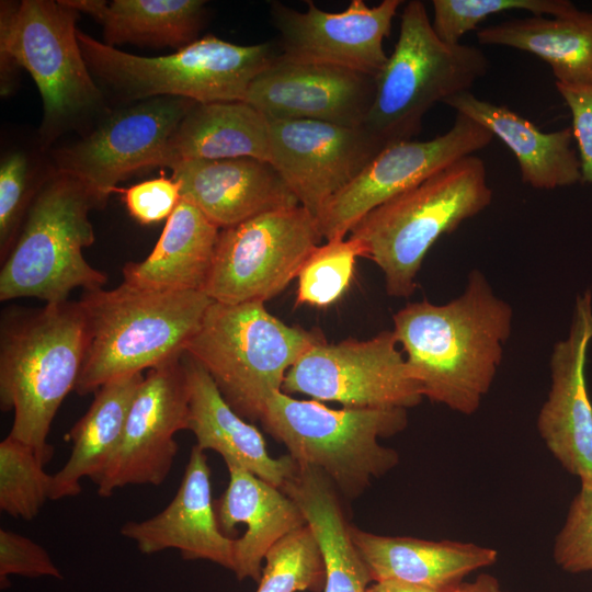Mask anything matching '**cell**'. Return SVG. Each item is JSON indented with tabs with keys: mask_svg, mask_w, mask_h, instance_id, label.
I'll use <instances>...</instances> for the list:
<instances>
[{
	"mask_svg": "<svg viewBox=\"0 0 592 592\" xmlns=\"http://www.w3.org/2000/svg\"><path fill=\"white\" fill-rule=\"evenodd\" d=\"M170 169L172 179L180 184L181 198L197 207L219 229L299 205L269 161L250 157L189 160Z\"/></svg>",
	"mask_w": 592,
	"mask_h": 592,
	"instance_id": "44dd1931",
	"label": "cell"
},
{
	"mask_svg": "<svg viewBox=\"0 0 592 592\" xmlns=\"http://www.w3.org/2000/svg\"><path fill=\"white\" fill-rule=\"evenodd\" d=\"M93 18L103 43L170 46L181 49L197 41L205 18L203 0H66Z\"/></svg>",
	"mask_w": 592,
	"mask_h": 592,
	"instance_id": "4dcf8cb0",
	"label": "cell"
},
{
	"mask_svg": "<svg viewBox=\"0 0 592 592\" xmlns=\"http://www.w3.org/2000/svg\"><path fill=\"white\" fill-rule=\"evenodd\" d=\"M432 25L436 35L447 44H458L487 16L527 11L533 15L561 16L577 10L568 0H433Z\"/></svg>",
	"mask_w": 592,
	"mask_h": 592,
	"instance_id": "e575fe53",
	"label": "cell"
},
{
	"mask_svg": "<svg viewBox=\"0 0 592 592\" xmlns=\"http://www.w3.org/2000/svg\"><path fill=\"white\" fill-rule=\"evenodd\" d=\"M555 84L571 112V128L581 164V182L592 184V84Z\"/></svg>",
	"mask_w": 592,
	"mask_h": 592,
	"instance_id": "ab89813d",
	"label": "cell"
},
{
	"mask_svg": "<svg viewBox=\"0 0 592 592\" xmlns=\"http://www.w3.org/2000/svg\"><path fill=\"white\" fill-rule=\"evenodd\" d=\"M448 592H504L499 580L489 573L479 574L474 581L462 582Z\"/></svg>",
	"mask_w": 592,
	"mask_h": 592,
	"instance_id": "60d3db41",
	"label": "cell"
},
{
	"mask_svg": "<svg viewBox=\"0 0 592 592\" xmlns=\"http://www.w3.org/2000/svg\"><path fill=\"white\" fill-rule=\"evenodd\" d=\"M280 489L297 504L317 538L326 566L323 592H366L373 580L351 539L330 479L314 467L296 464Z\"/></svg>",
	"mask_w": 592,
	"mask_h": 592,
	"instance_id": "83f0119b",
	"label": "cell"
},
{
	"mask_svg": "<svg viewBox=\"0 0 592 592\" xmlns=\"http://www.w3.org/2000/svg\"><path fill=\"white\" fill-rule=\"evenodd\" d=\"M358 257L364 258L363 247L351 238L315 248L297 276L296 305L327 307L335 303L348 289Z\"/></svg>",
	"mask_w": 592,
	"mask_h": 592,
	"instance_id": "836d02e7",
	"label": "cell"
},
{
	"mask_svg": "<svg viewBox=\"0 0 592 592\" xmlns=\"http://www.w3.org/2000/svg\"><path fill=\"white\" fill-rule=\"evenodd\" d=\"M121 534L145 555L171 548L179 550L183 559L208 560L234 571L235 539L219 527L207 456L196 445L170 503L149 519L125 523Z\"/></svg>",
	"mask_w": 592,
	"mask_h": 592,
	"instance_id": "ffe728a7",
	"label": "cell"
},
{
	"mask_svg": "<svg viewBox=\"0 0 592 592\" xmlns=\"http://www.w3.org/2000/svg\"><path fill=\"white\" fill-rule=\"evenodd\" d=\"M488 69L481 49L444 43L424 3L411 0L403 7L394 52L375 77V99L363 127L384 148L412 140L432 106L469 91Z\"/></svg>",
	"mask_w": 592,
	"mask_h": 592,
	"instance_id": "30bf717a",
	"label": "cell"
},
{
	"mask_svg": "<svg viewBox=\"0 0 592 592\" xmlns=\"http://www.w3.org/2000/svg\"><path fill=\"white\" fill-rule=\"evenodd\" d=\"M512 316L511 306L473 270L455 299L414 301L398 310L392 332L423 397L473 414L497 375Z\"/></svg>",
	"mask_w": 592,
	"mask_h": 592,
	"instance_id": "6da1fadb",
	"label": "cell"
},
{
	"mask_svg": "<svg viewBox=\"0 0 592 592\" xmlns=\"http://www.w3.org/2000/svg\"><path fill=\"white\" fill-rule=\"evenodd\" d=\"M77 35L101 90L130 104L158 96L196 103L244 101L252 81L278 56L271 43L246 46L207 35L173 54L144 57L79 30Z\"/></svg>",
	"mask_w": 592,
	"mask_h": 592,
	"instance_id": "ba28073f",
	"label": "cell"
},
{
	"mask_svg": "<svg viewBox=\"0 0 592 592\" xmlns=\"http://www.w3.org/2000/svg\"><path fill=\"white\" fill-rule=\"evenodd\" d=\"M143 379V373L123 376L94 392V400L86 414L65 436L72 443V448L66 464L53 475L50 500L79 494L82 478L95 482L121 441Z\"/></svg>",
	"mask_w": 592,
	"mask_h": 592,
	"instance_id": "f1b7e54d",
	"label": "cell"
},
{
	"mask_svg": "<svg viewBox=\"0 0 592 592\" xmlns=\"http://www.w3.org/2000/svg\"><path fill=\"white\" fill-rule=\"evenodd\" d=\"M307 10H294L282 2L270 4L272 23L280 34V57L300 64L331 65L376 75L388 56L384 39L401 0H384L368 7L352 0L342 12H327L306 1Z\"/></svg>",
	"mask_w": 592,
	"mask_h": 592,
	"instance_id": "2e32d148",
	"label": "cell"
},
{
	"mask_svg": "<svg viewBox=\"0 0 592 592\" xmlns=\"http://www.w3.org/2000/svg\"><path fill=\"white\" fill-rule=\"evenodd\" d=\"M220 229L181 198L150 254L123 267L124 283L158 292H203Z\"/></svg>",
	"mask_w": 592,
	"mask_h": 592,
	"instance_id": "484cf974",
	"label": "cell"
},
{
	"mask_svg": "<svg viewBox=\"0 0 592 592\" xmlns=\"http://www.w3.org/2000/svg\"><path fill=\"white\" fill-rule=\"evenodd\" d=\"M566 522L554 545V559L565 571H592V480H580Z\"/></svg>",
	"mask_w": 592,
	"mask_h": 592,
	"instance_id": "8d00e7d4",
	"label": "cell"
},
{
	"mask_svg": "<svg viewBox=\"0 0 592 592\" xmlns=\"http://www.w3.org/2000/svg\"><path fill=\"white\" fill-rule=\"evenodd\" d=\"M376 92L374 76L280 57L250 84L244 102L269 121L307 119L363 126Z\"/></svg>",
	"mask_w": 592,
	"mask_h": 592,
	"instance_id": "ac0fdd59",
	"label": "cell"
},
{
	"mask_svg": "<svg viewBox=\"0 0 592 592\" xmlns=\"http://www.w3.org/2000/svg\"><path fill=\"white\" fill-rule=\"evenodd\" d=\"M260 422L297 465L320 470L340 494L354 500L398 464V453L379 439L401 432L408 417L401 408L331 409L281 390L269 399Z\"/></svg>",
	"mask_w": 592,
	"mask_h": 592,
	"instance_id": "9c48e42d",
	"label": "cell"
},
{
	"mask_svg": "<svg viewBox=\"0 0 592 592\" xmlns=\"http://www.w3.org/2000/svg\"><path fill=\"white\" fill-rule=\"evenodd\" d=\"M195 103L158 96L110 112L88 135L56 151L55 170L82 182L102 208L118 182L160 164L170 137Z\"/></svg>",
	"mask_w": 592,
	"mask_h": 592,
	"instance_id": "4fadbf2b",
	"label": "cell"
},
{
	"mask_svg": "<svg viewBox=\"0 0 592 592\" xmlns=\"http://www.w3.org/2000/svg\"><path fill=\"white\" fill-rule=\"evenodd\" d=\"M87 348L79 301L41 308L9 307L0 320V408L13 411L10 436L35 449L44 464L52 422L75 390Z\"/></svg>",
	"mask_w": 592,
	"mask_h": 592,
	"instance_id": "7a4b0ae2",
	"label": "cell"
},
{
	"mask_svg": "<svg viewBox=\"0 0 592 592\" xmlns=\"http://www.w3.org/2000/svg\"><path fill=\"white\" fill-rule=\"evenodd\" d=\"M189 385V423L196 446L217 452L262 480L281 488L296 467L289 455L271 457L259 430L225 400L208 373L185 352L182 354Z\"/></svg>",
	"mask_w": 592,
	"mask_h": 592,
	"instance_id": "cb8c5ba5",
	"label": "cell"
},
{
	"mask_svg": "<svg viewBox=\"0 0 592 592\" xmlns=\"http://www.w3.org/2000/svg\"><path fill=\"white\" fill-rule=\"evenodd\" d=\"M79 16L66 0L1 1V80L12 82L18 67L31 75L43 100L39 135L45 146L110 114L80 48Z\"/></svg>",
	"mask_w": 592,
	"mask_h": 592,
	"instance_id": "5b68a950",
	"label": "cell"
},
{
	"mask_svg": "<svg viewBox=\"0 0 592 592\" xmlns=\"http://www.w3.org/2000/svg\"><path fill=\"white\" fill-rule=\"evenodd\" d=\"M123 193L129 215L141 225L168 219L181 201L180 184L164 177L140 182Z\"/></svg>",
	"mask_w": 592,
	"mask_h": 592,
	"instance_id": "f35d334b",
	"label": "cell"
},
{
	"mask_svg": "<svg viewBox=\"0 0 592 592\" xmlns=\"http://www.w3.org/2000/svg\"><path fill=\"white\" fill-rule=\"evenodd\" d=\"M183 354V353H182ZM182 354L148 369L132 402L121 441L95 480L100 497L130 485L159 486L187 430L189 385Z\"/></svg>",
	"mask_w": 592,
	"mask_h": 592,
	"instance_id": "9a60e30c",
	"label": "cell"
},
{
	"mask_svg": "<svg viewBox=\"0 0 592 592\" xmlns=\"http://www.w3.org/2000/svg\"><path fill=\"white\" fill-rule=\"evenodd\" d=\"M228 486L216 502L220 530L227 536L237 524L244 534L234 542V571L238 580L259 582L267 550L288 533L307 524L297 504L280 488L244 468L226 463Z\"/></svg>",
	"mask_w": 592,
	"mask_h": 592,
	"instance_id": "7402d4cb",
	"label": "cell"
},
{
	"mask_svg": "<svg viewBox=\"0 0 592 592\" xmlns=\"http://www.w3.org/2000/svg\"><path fill=\"white\" fill-rule=\"evenodd\" d=\"M366 592H442L400 580H380L368 585ZM448 592V591H447Z\"/></svg>",
	"mask_w": 592,
	"mask_h": 592,
	"instance_id": "b9f144b4",
	"label": "cell"
},
{
	"mask_svg": "<svg viewBox=\"0 0 592 592\" xmlns=\"http://www.w3.org/2000/svg\"><path fill=\"white\" fill-rule=\"evenodd\" d=\"M477 39L537 56L550 66L556 82L592 84V12L509 19L479 30Z\"/></svg>",
	"mask_w": 592,
	"mask_h": 592,
	"instance_id": "f546056e",
	"label": "cell"
},
{
	"mask_svg": "<svg viewBox=\"0 0 592 592\" xmlns=\"http://www.w3.org/2000/svg\"><path fill=\"white\" fill-rule=\"evenodd\" d=\"M592 341L590 289L576 300L570 331L550 356V389L537 418V430L558 463L580 480H592V402L585 366Z\"/></svg>",
	"mask_w": 592,
	"mask_h": 592,
	"instance_id": "d6986e66",
	"label": "cell"
},
{
	"mask_svg": "<svg viewBox=\"0 0 592 592\" xmlns=\"http://www.w3.org/2000/svg\"><path fill=\"white\" fill-rule=\"evenodd\" d=\"M93 208L100 203L76 178L54 170L42 180L1 261L0 300L35 297L58 304L75 288H101L107 276L82 253L94 242Z\"/></svg>",
	"mask_w": 592,
	"mask_h": 592,
	"instance_id": "8992f818",
	"label": "cell"
},
{
	"mask_svg": "<svg viewBox=\"0 0 592 592\" xmlns=\"http://www.w3.org/2000/svg\"><path fill=\"white\" fill-rule=\"evenodd\" d=\"M37 186H32L30 161L24 152L13 151L2 158L0 163L1 261L16 239Z\"/></svg>",
	"mask_w": 592,
	"mask_h": 592,
	"instance_id": "d590c367",
	"label": "cell"
},
{
	"mask_svg": "<svg viewBox=\"0 0 592 592\" xmlns=\"http://www.w3.org/2000/svg\"><path fill=\"white\" fill-rule=\"evenodd\" d=\"M11 574L27 578L53 577L62 579L47 550L19 533L0 530V587L10 585Z\"/></svg>",
	"mask_w": 592,
	"mask_h": 592,
	"instance_id": "74e56055",
	"label": "cell"
},
{
	"mask_svg": "<svg viewBox=\"0 0 592 592\" xmlns=\"http://www.w3.org/2000/svg\"><path fill=\"white\" fill-rule=\"evenodd\" d=\"M444 103L501 139L515 156L524 183L537 190H554L581 182L571 127L542 132L510 109L481 100L470 91L453 95Z\"/></svg>",
	"mask_w": 592,
	"mask_h": 592,
	"instance_id": "d4e9b609",
	"label": "cell"
},
{
	"mask_svg": "<svg viewBox=\"0 0 592 592\" xmlns=\"http://www.w3.org/2000/svg\"><path fill=\"white\" fill-rule=\"evenodd\" d=\"M322 240L317 218L300 205L220 229L203 293L224 304L265 303L298 276Z\"/></svg>",
	"mask_w": 592,
	"mask_h": 592,
	"instance_id": "8fae6325",
	"label": "cell"
},
{
	"mask_svg": "<svg viewBox=\"0 0 592 592\" xmlns=\"http://www.w3.org/2000/svg\"><path fill=\"white\" fill-rule=\"evenodd\" d=\"M250 157L270 162V122L244 101L195 103L170 137L159 167Z\"/></svg>",
	"mask_w": 592,
	"mask_h": 592,
	"instance_id": "4316f807",
	"label": "cell"
},
{
	"mask_svg": "<svg viewBox=\"0 0 592 592\" xmlns=\"http://www.w3.org/2000/svg\"><path fill=\"white\" fill-rule=\"evenodd\" d=\"M491 201L483 160L467 156L371 210L349 238L380 269L389 296L409 297L431 247Z\"/></svg>",
	"mask_w": 592,
	"mask_h": 592,
	"instance_id": "277c9868",
	"label": "cell"
},
{
	"mask_svg": "<svg viewBox=\"0 0 592 592\" xmlns=\"http://www.w3.org/2000/svg\"><path fill=\"white\" fill-rule=\"evenodd\" d=\"M30 445L8 435L0 443V510L11 517L33 520L50 500L53 475Z\"/></svg>",
	"mask_w": 592,
	"mask_h": 592,
	"instance_id": "d6a6232c",
	"label": "cell"
},
{
	"mask_svg": "<svg viewBox=\"0 0 592 592\" xmlns=\"http://www.w3.org/2000/svg\"><path fill=\"white\" fill-rule=\"evenodd\" d=\"M282 391L345 408L408 409L424 398L391 331L312 345L285 375Z\"/></svg>",
	"mask_w": 592,
	"mask_h": 592,
	"instance_id": "7c38bea8",
	"label": "cell"
},
{
	"mask_svg": "<svg viewBox=\"0 0 592 592\" xmlns=\"http://www.w3.org/2000/svg\"><path fill=\"white\" fill-rule=\"evenodd\" d=\"M78 301L87 348L75 391L84 396L181 355L213 299L203 292L148 291L123 282L83 291Z\"/></svg>",
	"mask_w": 592,
	"mask_h": 592,
	"instance_id": "3957f363",
	"label": "cell"
},
{
	"mask_svg": "<svg viewBox=\"0 0 592 592\" xmlns=\"http://www.w3.org/2000/svg\"><path fill=\"white\" fill-rule=\"evenodd\" d=\"M493 135L456 113L453 126L430 140L388 145L317 216L326 241L342 240L371 210L455 161L487 147Z\"/></svg>",
	"mask_w": 592,
	"mask_h": 592,
	"instance_id": "5bb4252c",
	"label": "cell"
},
{
	"mask_svg": "<svg viewBox=\"0 0 592 592\" xmlns=\"http://www.w3.org/2000/svg\"><path fill=\"white\" fill-rule=\"evenodd\" d=\"M323 340L319 331L286 325L264 303L213 300L184 352L208 373L239 415L260 421L288 369Z\"/></svg>",
	"mask_w": 592,
	"mask_h": 592,
	"instance_id": "52a82bcc",
	"label": "cell"
},
{
	"mask_svg": "<svg viewBox=\"0 0 592 592\" xmlns=\"http://www.w3.org/2000/svg\"><path fill=\"white\" fill-rule=\"evenodd\" d=\"M349 532L374 582L400 580L447 592L498 559L496 549L474 543L383 536L352 525Z\"/></svg>",
	"mask_w": 592,
	"mask_h": 592,
	"instance_id": "603a6c76",
	"label": "cell"
},
{
	"mask_svg": "<svg viewBox=\"0 0 592 592\" xmlns=\"http://www.w3.org/2000/svg\"><path fill=\"white\" fill-rule=\"evenodd\" d=\"M264 562L257 592H323L325 560L308 524L277 540Z\"/></svg>",
	"mask_w": 592,
	"mask_h": 592,
	"instance_id": "1f68e13d",
	"label": "cell"
},
{
	"mask_svg": "<svg viewBox=\"0 0 592 592\" xmlns=\"http://www.w3.org/2000/svg\"><path fill=\"white\" fill-rule=\"evenodd\" d=\"M270 122V162L300 206L316 218L384 149L363 126L287 119Z\"/></svg>",
	"mask_w": 592,
	"mask_h": 592,
	"instance_id": "e0dca14e",
	"label": "cell"
}]
</instances>
